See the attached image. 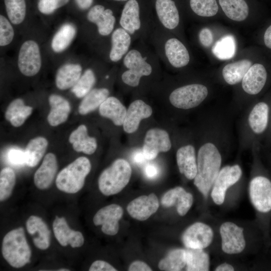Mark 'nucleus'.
Listing matches in <instances>:
<instances>
[{
  "mask_svg": "<svg viewBox=\"0 0 271 271\" xmlns=\"http://www.w3.org/2000/svg\"><path fill=\"white\" fill-rule=\"evenodd\" d=\"M121 79L123 83L131 87H138L142 78L150 76L159 63L157 54L145 45L131 48L122 59Z\"/></svg>",
  "mask_w": 271,
  "mask_h": 271,
  "instance_id": "f257e3e1",
  "label": "nucleus"
},
{
  "mask_svg": "<svg viewBox=\"0 0 271 271\" xmlns=\"http://www.w3.org/2000/svg\"><path fill=\"white\" fill-rule=\"evenodd\" d=\"M221 157L217 147L207 143L199 149L197 159V172L194 184L206 197L220 170Z\"/></svg>",
  "mask_w": 271,
  "mask_h": 271,
  "instance_id": "f03ea898",
  "label": "nucleus"
},
{
  "mask_svg": "<svg viewBox=\"0 0 271 271\" xmlns=\"http://www.w3.org/2000/svg\"><path fill=\"white\" fill-rule=\"evenodd\" d=\"M152 42L158 56L161 60L176 68L187 66L190 60V54L186 46L178 39L165 38L162 29L155 22L150 31Z\"/></svg>",
  "mask_w": 271,
  "mask_h": 271,
  "instance_id": "7ed1b4c3",
  "label": "nucleus"
},
{
  "mask_svg": "<svg viewBox=\"0 0 271 271\" xmlns=\"http://www.w3.org/2000/svg\"><path fill=\"white\" fill-rule=\"evenodd\" d=\"M2 252L4 259L13 267L21 268L30 262L32 252L23 227L14 229L5 235Z\"/></svg>",
  "mask_w": 271,
  "mask_h": 271,
  "instance_id": "20e7f679",
  "label": "nucleus"
},
{
  "mask_svg": "<svg viewBox=\"0 0 271 271\" xmlns=\"http://www.w3.org/2000/svg\"><path fill=\"white\" fill-rule=\"evenodd\" d=\"M91 169L88 158H77L58 173L55 181L57 188L66 193H76L83 187L85 178Z\"/></svg>",
  "mask_w": 271,
  "mask_h": 271,
  "instance_id": "39448f33",
  "label": "nucleus"
},
{
  "mask_svg": "<svg viewBox=\"0 0 271 271\" xmlns=\"http://www.w3.org/2000/svg\"><path fill=\"white\" fill-rule=\"evenodd\" d=\"M131 175V168L127 161L123 159L115 160L100 174L98 188L105 196L116 194L128 183Z\"/></svg>",
  "mask_w": 271,
  "mask_h": 271,
  "instance_id": "423d86ee",
  "label": "nucleus"
},
{
  "mask_svg": "<svg viewBox=\"0 0 271 271\" xmlns=\"http://www.w3.org/2000/svg\"><path fill=\"white\" fill-rule=\"evenodd\" d=\"M118 23L119 26L133 39L149 34L153 24V22L146 21L142 16L138 0H128L125 2Z\"/></svg>",
  "mask_w": 271,
  "mask_h": 271,
  "instance_id": "0eeeda50",
  "label": "nucleus"
},
{
  "mask_svg": "<svg viewBox=\"0 0 271 271\" xmlns=\"http://www.w3.org/2000/svg\"><path fill=\"white\" fill-rule=\"evenodd\" d=\"M208 93L207 88L202 84H188L172 91L169 95V101L175 107L188 109L200 104Z\"/></svg>",
  "mask_w": 271,
  "mask_h": 271,
  "instance_id": "6e6552de",
  "label": "nucleus"
},
{
  "mask_svg": "<svg viewBox=\"0 0 271 271\" xmlns=\"http://www.w3.org/2000/svg\"><path fill=\"white\" fill-rule=\"evenodd\" d=\"M17 64L20 72L27 77L36 75L42 66L41 51L38 44L33 40H27L21 46Z\"/></svg>",
  "mask_w": 271,
  "mask_h": 271,
  "instance_id": "1a4fd4ad",
  "label": "nucleus"
},
{
  "mask_svg": "<svg viewBox=\"0 0 271 271\" xmlns=\"http://www.w3.org/2000/svg\"><path fill=\"white\" fill-rule=\"evenodd\" d=\"M241 175L242 171L238 165L226 166L220 170L212 186L211 193L215 204L221 205L223 203L227 189L235 184Z\"/></svg>",
  "mask_w": 271,
  "mask_h": 271,
  "instance_id": "9d476101",
  "label": "nucleus"
},
{
  "mask_svg": "<svg viewBox=\"0 0 271 271\" xmlns=\"http://www.w3.org/2000/svg\"><path fill=\"white\" fill-rule=\"evenodd\" d=\"M251 202L258 211L262 213L271 210V182L266 177L253 178L249 187Z\"/></svg>",
  "mask_w": 271,
  "mask_h": 271,
  "instance_id": "9b49d317",
  "label": "nucleus"
},
{
  "mask_svg": "<svg viewBox=\"0 0 271 271\" xmlns=\"http://www.w3.org/2000/svg\"><path fill=\"white\" fill-rule=\"evenodd\" d=\"M221 248L229 254L242 252L245 247L243 229L231 222L223 223L220 227Z\"/></svg>",
  "mask_w": 271,
  "mask_h": 271,
  "instance_id": "f8f14e48",
  "label": "nucleus"
},
{
  "mask_svg": "<svg viewBox=\"0 0 271 271\" xmlns=\"http://www.w3.org/2000/svg\"><path fill=\"white\" fill-rule=\"evenodd\" d=\"M123 214L122 207L112 204L100 209L94 215L93 222L95 226L101 225V231L106 235L113 236L119 230V221Z\"/></svg>",
  "mask_w": 271,
  "mask_h": 271,
  "instance_id": "ddd939ff",
  "label": "nucleus"
},
{
  "mask_svg": "<svg viewBox=\"0 0 271 271\" xmlns=\"http://www.w3.org/2000/svg\"><path fill=\"white\" fill-rule=\"evenodd\" d=\"M171 148V140L166 130L154 128L146 132L142 150L147 160H153L159 153L168 152Z\"/></svg>",
  "mask_w": 271,
  "mask_h": 271,
  "instance_id": "4468645a",
  "label": "nucleus"
},
{
  "mask_svg": "<svg viewBox=\"0 0 271 271\" xmlns=\"http://www.w3.org/2000/svg\"><path fill=\"white\" fill-rule=\"evenodd\" d=\"M86 18L96 26L98 34L102 37L111 35L115 29L116 19L113 11L103 5L98 4L91 7Z\"/></svg>",
  "mask_w": 271,
  "mask_h": 271,
  "instance_id": "2eb2a0df",
  "label": "nucleus"
},
{
  "mask_svg": "<svg viewBox=\"0 0 271 271\" xmlns=\"http://www.w3.org/2000/svg\"><path fill=\"white\" fill-rule=\"evenodd\" d=\"M213 231L207 224L202 222H196L184 232L182 241L186 248L204 249L212 242Z\"/></svg>",
  "mask_w": 271,
  "mask_h": 271,
  "instance_id": "dca6fc26",
  "label": "nucleus"
},
{
  "mask_svg": "<svg viewBox=\"0 0 271 271\" xmlns=\"http://www.w3.org/2000/svg\"><path fill=\"white\" fill-rule=\"evenodd\" d=\"M157 24L165 30H175L180 23V14L174 0H155Z\"/></svg>",
  "mask_w": 271,
  "mask_h": 271,
  "instance_id": "f3484780",
  "label": "nucleus"
},
{
  "mask_svg": "<svg viewBox=\"0 0 271 271\" xmlns=\"http://www.w3.org/2000/svg\"><path fill=\"white\" fill-rule=\"evenodd\" d=\"M53 230L57 241L62 246L69 245L72 248H78L84 243L82 233L71 229L64 217H55L53 222Z\"/></svg>",
  "mask_w": 271,
  "mask_h": 271,
  "instance_id": "a211bd4d",
  "label": "nucleus"
},
{
  "mask_svg": "<svg viewBox=\"0 0 271 271\" xmlns=\"http://www.w3.org/2000/svg\"><path fill=\"white\" fill-rule=\"evenodd\" d=\"M159 203L154 193L143 195L130 201L127 206V211L132 218L145 221L158 210Z\"/></svg>",
  "mask_w": 271,
  "mask_h": 271,
  "instance_id": "6ab92c4d",
  "label": "nucleus"
},
{
  "mask_svg": "<svg viewBox=\"0 0 271 271\" xmlns=\"http://www.w3.org/2000/svg\"><path fill=\"white\" fill-rule=\"evenodd\" d=\"M26 226L37 248L41 250H46L49 247L51 243V231L40 217L30 216L27 220Z\"/></svg>",
  "mask_w": 271,
  "mask_h": 271,
  "instance_id": "aec40b11",
  "label": "nucleus"
},
{
  "mask_svg": "<svg viewBox=\"0 0 271 271\" xmlns=\"http://www.w3.org/2000/svg\"><path fill=\"white\" fill-rule=\"evenodd\" d=\"M58 170L56 156L49 153L44 157L42 163L34 175V183L40 190H46L52 185Z\"/></svg>",
  "mask_w": 271,
  "mask_h": 271,
  "instance_id": "412c9836",
  "label": "nucleus"
},
{
  "mask_svg": "<svg viewBox=\"0 0 271 271\" xmlns=\"http://www.w3.org/2000/svg\"><path fill=\"white\" fill-rule=\"evenodd\" d=\"M152 107L143 100L137 99L132 102L126 111L123 123L125 132L133 133L138 129L141 121L152 114Z\"/></svg>",
  "mask_w": 271,
  "mask_h": 271,
  "instance_id": "4be33fe9",
  "label": "nucleus"
},
{
  "mask_svg": "<svg viewBox=\"0 0 271 271\" xmlns=\"http://www.w3.org/2000/svg\"><path fill=\"white\" fill-rule=\"evenodd\" d=\"M132 38L124 29L119 26L110 35L109 58L112 62H118L131 48Z\"/></svg>",
  "mask_w": 271,
  "mask_h": 271,
  "instance_id": "5701e85b",
  "label": "nucleus"
},
{
  "mask_svg": "<svg viewBox=\"0 0 271 271\" xmlns=\"http://www.w3.org/2000/svg\"><path fill=\"white\" fill-rule=\"evenodd\" d=\"M193 202L192 195L181 187H176L168 191L162 197L161 203L166 207L176 205L178 214L185 215Z\"/></svg>",
  "mask_w": 271,
  "mask_h": 271,
  "instance_id": "b1692460",
  "label": "nucleus"
},
{
  "mask_svg": "<svg viewBox=\"0 0 271 271\" xmlns=\"http://www.w3.org/2000/svg\"><path fill=\"white\" fill-rule=\"evenodd\" d=\"M267 78V72L263 65H251L242 80L243 90L250 95L258 94L263 88Z\"/></svg>",
  "mask_w": 271,
  "mask_h": 271,
  "instance_id": "393cba45",
  "label": "nucleus"
},
{
  "mask_svg": "<svg viewBox=\"0 0 271 271\" xmlns=\"http://www.w3.org/2000/svg\"><path fill=\"white\" fill-rule=\"evenodd\" d=\"M50 110L47 121L52 126H58L65 122L70 113L69 101L64 97L56 94H51L48 98Z\"/></svg>",
  "mask_w": 271,
  "mask_h": 271,
  "instance_id": "a878e982",
  "label": "nucleus"
},
{
  "mask_svg": "<svg viewBox=\"0 0 271 271\" xmlns=\"http://www.w3.org/2000/svg\"><path fill=\"white\" fill-rule=\"evenodd\" d=\"M176 160L180 172L188 179H194L197 172L194 147L188 145L179 148L176 153Z\"/></svg>",
  "mask_w": 271,
  "mask_h": 271,
  "instance_id": "bb28decb",
  "label": "nucleus"
},
{
  "mask_svg": "<svg viewBox=\"0 0 271 271\" xmlns=\"http://www.w3.org/2000/svg\"><path fill=\"white\" fill-rule=\"evenodd\" d=\"M82 68L78 63H68L59 68L55 75V84L60 90L71 88L82 75Z\"/></svg>",
  "mask_w": 271,
  "mask_h": 271,
  "instance_id": "cd10ccee",
  "label": "nucleus"
},
{
  "mask_svg": "<svg viewBox=\"0 0 271 271\" xmlns=\"http://www.w3.org/2000/svg\"><path fill=\"white\" fill-rule=\"evenodd\" d=\"M69 142L74 151L87 155L93 154L97 147L96 139L89 136L87 127L84 124L80 125L71 133Z\"/></svg>",
  "mask_w": 271,
  "mask_h": 271,
  "instance_id": "c85d7f7f",
  "label": "nucleus"
},
{
  "mask_svg": "<svg viewBox=\"0 0 271 271\" xmlns=\"http://www.w3.org/2000/svg\"><path fill=\"white\" fill-rule=\"evenodd\" d=\"M126 111L120 100L114 96L108 97L99 107L100 115L110 119L117 126L123 125Z\"/></svg>",
  "mask_w": 271,
  "mask_h": 271,
  "instance_id": "c756f323",
  "label": "nucleus"
},
{
  "mask_svg": "<svg viewBox=\"0 0 271 271\" xmlns=\"http://www.w3.org/2000/svg\"><path fill=\"white\" fill-rule=\"evenodd\" d=\"M32 111V107L25 105L22 99L17 98L13 100L7 107L5 117L13 126L19 127L23 124Z\"/></svg>",
  "mask_w": 271,
  "mask_h": 271,
  "instance_id": "7c9ffc66",
  "label": "nucleus"
},
{
  "mask_svg": "<svg viewBox=\"0 0 271 271\" xmlns=\"http://www.w3.org/2000/svg\"><path fill=\"white\" fill-rule=\"evenodd\" d=\"M109 90L105 87L92 89L81 101L78 112L81 115L87 114L97 108L109 97Z\"/></svg>",
  "mask_w": 271,
  "mask_h": 271,
  "instance_id": "2f4dec72",
  "label": "nucleus"
},
{
  "mask_svg": "<svg viewBox=\"0 0 271 271\" xmlns=\"http://www.w3.org/2000/svg\"><path fill=\"white\" fill-rule=\"evenodd\" d=\"M76 29L74 25L67 23L63 25L54 35L51 43L52 50L57 53L65 51L74 40Z\"/></svg>",
  "mask_w": 271,
  "mask_h": 271,
  "instance_id": "473e14b6",
  "label": "nucleus"
},
{
  "mask_svg": "<svg viewBox=\"0 0 271 271\" xmlns=\"http://www.w3.org/2000/svg\"><path fill=\"white\" fill-rule=\"evenodd\" d=\"M225 15L230 19L240 22L249 14V6L245 0H218Z\"/></svg>",
  "mask_w": 271,
  "mask_h": 271,
  "instance_id": "72a5a7b5",
  "label": "nucleus"
},
{
  "mask_svg": "<svg viewBox=\"0 0 271 271\" xmlns=\"http://www.w3.org/2000/svg\"><path fill=\"white\" fill-rule=\"evenodd\" d=\"M251 66V62L248 59H242L229 63L223 68V78L230 85L237 84L242 81Z\"/></svg>",
  "mask_w": 271,
  "mask_h": 271,
  "instance_id": "f704fd0d",
  "label": "nucleus"
},
{
  "mask_svg": "<svg viewBox=\"0 0 271 271\" xmlns=\"http://www.w3.org/2000/svg\"><path fill=\"white\" fill-rule=\"evenodd\" d=\"M269 108L263 102L256 104L248 116V123L252 130L255 133L263 132L266 128L268 119Z\"/></svg>",
  "mask_w": 271,
  "mask_h": 271,
  "instance_id": "c9c22d12",
  "label": "nucleus"
},
{
  "mask_svg": "<svg viewBox=\"0 0 271 271\" xmlns=\"http://www.w3.org/2000/svg\"><path fill=\"white\" fill-rule=\"evenodd\" d=\"M47 139L38 137L31 140L25 150L26 165L30 167L36 166L43 157L48 147Z\"/></svg>",
  "mask_w": 271,
  "mask_h": 271,
  "instance_id": "e433bc0d",
  "label": "nucleus"
},
{
  "mask_svg": "<svg viewBox=\"0 0 271 271\" xmlns=\"http://www.w3.org/2000/svg\"><path fill=\"white\" fill-rule=\"evenodd\" d=\"M186 270L207 271L209 270V256L203 249L187 248Z\"/></svg>",
  "mask_w": 271,
  "mask_h": 271,
  "instance_id": "4c0bfd02",
  "label": "nucleus"
},
{
  "mask_svg": "<svg viewBox=\"0 0 271 271\" xmlns=\"http://www.w3.org/2000/svg\"><path fill=\"white\" fill-rule=\"evenodd\" d=\"M186 265V250L175 249L159 262V268L162 270H181Z\"/></svg>",
  "mask_w": 271,
  "mask_h": 271,
  "instance_id": "58836bf2",
  "label": "nucleus"
},
{
  "mask_svg": "<svg viewBox=\"0 0 271 271\" xmlns=\"http://www.w3.org/2000/svg\"><path fill=\"white\" fill-rule=\"evenodd\" d=\"M4 3L10 22L16 25L22 23L26 15L25 0H4Z\"/></svg>",
  "mask_w": 271,
  "mask_h": 271,
  "instance_id": "ea45409f",
  "label": "nucleus"
},
{
  "mask_svg": "<svg viewBox=\"0 0 271 271\" xmlns=\"http://www.w3.org/2000/svg\"><path fill=\"white\" fill-rule=\"evenodd\" d=\"M95 82L96 76L94 71L88 68L71 88V92L78 98L84 97L92 89Z\"/></svg>",
  "mask_w": 271,
  "mask_h": 271,
  "instance_id": "a19ab883",
  "label": "nucleus"
},
{
  "mask_svg": "<svg viewBox=\"0 0 271 271\" xmlns=\"http://www.w3.org/2000/svg\"><path fill=\"white\" fill-rule=\"evenodd\" d=\"M236 44L231 35L225 36L219 40L212 48L214 55L220 59H230L234 55Z\"/></svg>",
  "mask_w": 271,
  "mask_h": 271,
  "instance_id": "79ce46f5",
  "label": "nucleus"
},
{
  "mask_svg": "<svg viewBox=\"0 0 271 271\" xmlns=\"http://www.w3.org/2000/svg\"><path fill=\"white\" fill-rule=\"evenodd\" d=\"M189 6L195 14L203 17H213L219 11L216 0H189Z\"/></svg>",
  "mask_w": 271,
  "mask_h": 271,
  "instance_id": "37998d69",
  "label": "nucleus"
},
{
  "mask_svg": "<svg viewBox=\"0 0 271 271\" xmlns=\"http://www.w3.org/2000/svg\"><path fill=\"white\" fill-rule=\"evenodd\" d=\"M16 174L10 167L3 168L0 173V201L7 200L12 195L16 184Z\"/></svg>",
  "mask_w": 271,
  "mask_h": 271,
  "instance_id": "c03bdc74",
  "label": "nucleus"
},
{
  "mask_svg": "<svg viewBox=\"0 0 271 271\" xmlns=\"http://www.w3.org/2000/svg\"><path fill=\"white\" fill-rule=\"evenodd\" d=\"M12 23L4 16L0 15V46L9 45L13 40L15 32Z\"/></svg>",
  "mask_w": 271,
  "mask_h": 271,
  "instance_id": "a18cd8bd",
  "label": "nucleus"
},
{
  "mask_svg": "<svg viewBox=\"0 0 271 271\" xmlns=\"http://www.w3.org/2000/svg\"><path fill=\"white\" fill-rule=\"evenodd\" d=\"M69 0H39L37 8L44 15H50L68 3Z\"/></svg>",
  "mask_w": 271,
  "mask_h": 271,
  "instance_id": "49530a36",
  "label": "nucleus"
},
{
  "mask_svg": "<svg viewBox=\"0 0 271 271\" xmlns=\"http://www.w3.org/2000/svg\"><path fill=\"white\" fill-rule=\"evenodd\" d=\"M8 158L10 162L15 165L26 164V157L25 151L12 149L8 153Z\"/></svg>",
  "mask_w": 271,
  "mask_h": 271,
  "instance_id": "de8ad7c7",
  "label": "nucleus"
},
{
  "mask_svg": "<svg viewBox=\"0 0 271 271\" xmlns=\"http://www.w3.org/2000/svg\"><path fill=\"white\" fill-rule=\"evenodd\" d=\"M199 40L201 45L204 47H210L213 41L211 31L207 28L202 29L199 33Z\"/></svg>",
  "mask_w": 271,
  "mask_h": 271,
  "instance_id": "09e8293b",
  "label": "nucleus"
},
{
  "mask_svg": "<svg viewBox=\"0 0 271 271\" xmlns=\"http://www.w3.org/2000/svg\"><path fill=\"white\" fill-rule=\"evenodd\" d=\"M89 271H116L112 265L101 260L94 261L90 265Z\"/></svg>",
  "mask_w": 271,
  "mask_h": 271,
  "instance_id": "8fccbe9b",
  "label": "nucleus"
},
{
  "mask_svg": "<svg viewBox=\"0 0 271 271\" xmlns=\"http://www.w3.org/2000/svg\"><path fill=\"white\" fill-rule=\"evenodd\" d=\"M129 271H151L152 268L145 262L136 260L132 262L129 265Z\"/></svg>",
  "mask_w": 271,
  "mask_h": 271,
  "instance_id": "3c124183",
  "label": "nucleus"
},
{
  "mask_svg": "<svg viewBox=\"0 0 271 271\" xmlns=\"http://www.w3.org/2000/svg\"><path fill=\"white\" fill-rule=\"evenodd\" d=\"M145 174L148 178L153 179L158 175L159 169L155 164H149L145 167Z\"/></svg>",
  "mask_w": 271,
  "mask_h": 271,
  "instance_id": "603ef678",
  "label": "nucleus"
},
{
  "mask_svg": "<svg viewBox=\"0 0 271 271\" xmlns=\"http://www.w3.org/2000/svg\"><path fill=\"white\" fill-rule=\"evenodd\" d=\"M132 159L134 163L139 165L143 164L147 160L143 150H140L134 152Z\"/></svg>",
  "mask_w": 271,
  "mask_h": 271,
  "instance_id": "864d4df0",
  "label": "nucleus"
},
{
  "mask_svg": "<svg viewBox=\"0 0 271 271\" xmlns=\"http://www.w3.org/2000/svg\"><path fill=\"white\" fill-rule=\"evenodd\" d=\"M94 0H75L77 6L81 10H86L91 7Z\"/></svg>",
  "mask_w": 271,
  "mask_h": 271,
  "instance_id": "5fc2aeb1",
  "label": "nucleus"
},
{
  "mask_svg": "<svg viewBox=\"0 0 271 271\" xmlns=\"http://www.w3.org/2000/svg\"><path fill=\"white\" fill-rule=\"evenodd\" d=\"M264 42L265 46L271 49V25L267 28L264 33Z\"/></svg>",
  "mask_w": 271,
  "mask_h": 271,
  "instance_id": "6e6d98bb",
  "label": "nucleus"
},
{
  "mask_svg": "<svg viewBox=\"0 0 271 271\" xmlns=\"http://www.w3.org/2000/svg\"><path fill=\"white\" fill-rule=\"evenodd\" d=\"M216 271H232L234 270V267L230 264L223 263L219 265L215 268Z\"/></svg>",
  "mask_w": 271,
  "mask_h": 271,
  "instance_id": "4d7b16f0",
  "label": "nucleus"
},
{
  "mask_svg": "<svg viewBox=\"0 0 271 271\" xmlns=\"http://www.w3.org/2000/svg\"><path fill=\"white\" fill-rule=\"evenodd\" d=\"M58 270H59V271H69L70 270L68 269L67 268H63L59 269H58Z\"/></svg>",
  "mask_w": 271,
  "mask_h": 271,
  "instance_id": "13d9d810",
  "label": "nucleus"
},
{
  "mask_svg": "<svg viewBox=\"0 0 271 271\" xmlns=\"http://www.w3.org/2000/svg\"><path fill=\"white\" fill-rule=\"evenodd\" d=\"M113 1L118 2H126L128 0H112Z\"/></svg>",
  "mask_w": 271,
  "mask_h": 271,
  "instance_id": "bf43d9fd",
  "label": "nucleus"
}]
</instances>
